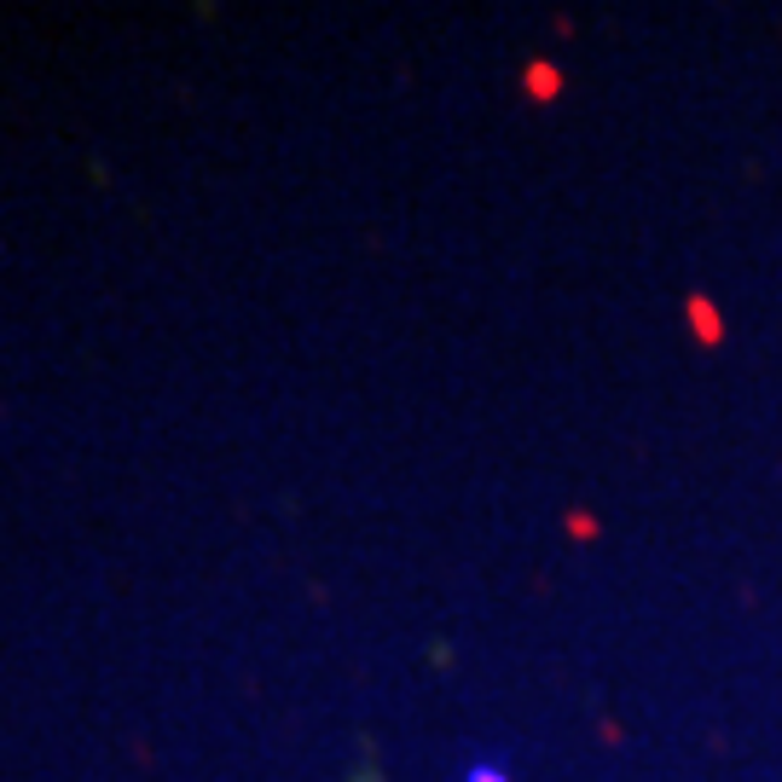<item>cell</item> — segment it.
Listing matches in <instances>:
<instances>
[{"label":"cell","instance_id":"obj_1","mask_svg":"<svg viewBox=\"0 0 782 782\" xmlns=\"http://www.w3.org/2000/svg\"><path fill=\"white\" fill-rule=\"evenodd\" d=\"M464 782H511V771H504L498 760H475V765L464 771Z\"/></svg>","mask_w":782,"mask_h":782}]
</instances>
